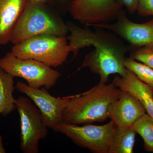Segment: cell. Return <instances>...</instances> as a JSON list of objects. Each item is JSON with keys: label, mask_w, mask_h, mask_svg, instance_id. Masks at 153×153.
I'll return each instance as SVG.
<instances>
[{"label": "cell", "mask_w": 153, "mask_h": 153, "mask_svg": "<svg viewBox=\"0 0 153 153\" xmlns=\"http://www.w3.org/2000/svg\"><path fill=\"white\" fill-rule=\"evenodd\" d=\"M5 153L6 150L3 145L2 136L0 134V153Z\"/></svg>", "instance_id": "7402d4cb"}, {"label": "cell", "mask_w": 153, "mask_h": 153, "mask_svg": "<svg viewBox=\"0 0 153 153\" xmlns=\"http://www.w3.org/2000/svg\"><path fill=\"white\" fill-rule=\"evenodd\" d=\"M44 5L27 1L14 28L11 43L15 45L28 38L43 34L66 37L69 32L67 25Z\"/></svg>", "instance_id": "3957f363"}, {"label": "cell", "mask_w": 153, "mask_h": 153, "mask_svg": "<svg viewBox=\"0 0 153 153\" xmlns=\"http://www.w3.org/2000/svg\"><path fill=\"white\" fill-rule=\"evenodd\" d=\"M121 91L112 82H99L85 92L69 96L63 110V122L80 125L104 121L108 118L110 105Z\"/></svg>", "instance_id": "7a4b0ae2"}, {"label": "cell", "mask_w": 153, "mask_h": 153, "mask_svg": "<svg viewBox=\"0 0 153 153\" xmlns=\"http://www.w3.org/2000/svg\"><path fill=\"white\" fill-rule=\"evenodd\" d=\"M14 77L0 68V115L11 114L16 109L13 92Z\"/></svg>", "instance_id": "5bb4252c"}, {"label": "cell", "mask_w": 153, "mask_h": 153, "mask_svg": "<svg viewBox=\"0 0 153 153\" xmlns=\"http://www.w3.org/2000/svg\"><path fill=\"white\" fill-rule=\"evenodd\" d=\"M116 127L112 121L104 125L86 124L82 126L62 122L55 132L65 135L80 147L94 153H108Z\"/></svg>", "instance_id": "52a82bcc"}, {"label": "cell", "mask_w": 153, "mask_h": 153, "mask_svg": "<svg viewBox=\"0 0 153 153\" xmlns=\"http://www.w3.org/2000/svg\"><path fill=\"white\" fill-rule=\"evenodd\" d=\"M136 133L131 127L116 128L108 153H132Z\"/></svg>", "instance_id": "9a60e30c"}, {"label": "cell", "mask_w": 153, "mask_h": 153, "mask_svg": "<svg viewBox=\"0 0 153 153\" xmlns=\"http://www.w3.org/2000/svg\"><path fill=\"white\" fill-rule=\"evenodd\" d=\"M112 82L120 90L127 91L137 99L145 108L147 113L153 119V88L141 81L133 72L127 68L124 76L117 75Z\"/></svg>", "instance_id": "7c38bea8"}, {"label": "cell", "mask_w": 153, "mask_h": 153, "mask_svg": "<svg viewBox=\"0 0 153 153\" xmlns=\"http://www.w3.org/2000/svg\"><path fill=\"white\" fill-rule=\"evenodd\" d=\"M15 104L20 117V149L24 153H38L39 142L47 138L49 128L40 110L29 97H19Z\"/></svg>", "instance_id": "8992f818"}, {"label": "cell", "mask_w": 153, "mask_h": 153, "mask_svg": "<svg viewBox=\"0 0 153 153\" xmlns=\"http://www.w3.org/2000/svg\"><path fill=\"white\" fill-rule=\"evenodd\" d=\"M135 132L142 137L145 150L153 151V119L147 113L138 118L131 126Z\"/></svg>", "instance_id": "2e32d148"}, {"label": "cell", "mask_w": 153, "mask_h": 153, "mask_svg": "<svg viewBox=\"0 0 153 153\" xmlns=\"http://www.w3.org/2000/svg\"><path fill=\"white\" fill-rule=\"evenodd\" d=\"M137 11L141 16H153V0H138Z\"/></svg>", "instance_id": "d6986e66"}, {"label": "cell", "mask_w": 153, "mask_h": 153, "mask_svg": "<svg viewBox=\"0 0 153 153\" xmlns=\"http://www.w3.org/2000/svg\"><path fill=\"white\" fill-rule=\"evenodd\" d=\"M117 1L125 6L131 15H134L137 11L138 0H117Z\"/></svg>", "instance_id": "ffe728a7"}, {"label": "cell", "mask_w": 153, "mask_h": 153, "mask_svg": "<svg viewBox=\"0 0 153 153\" xmlns=\"http://www.w3.org/2000/svg\"><path fill=\"white\" fill-rule=\"evenodd\" d=\"M122 7L117 0H73L68 10L74 20L89 27L110 23L116 19Z\"/></svg>", "instance_id": "9c48e42d"}, {"label": "cell", "mask_w": 153, "mask_h": 153, "mask_svg": "<svg viewBox=\"0 0 153 153\" xmlns=\"http://www.w3.org/2000/svg\"><path fill=\"white\" fill-rule=\"evenodd\" d=\"M0 68L13 77L23 78L30 87L51 89L61 74L44 63L33 59L22 60L11 52L0 58Z\"/></svg>", "instance_id": "5b68a950"}, {"label": "cell", "mask_w": 153, "mask_h": 153, "mask_svg": "<svg viewBox=\"0 0 153 153\" xmlns=\"http://www.w3.org/2000/svg\"><path fill=\"white\" fill-rule=\"evenodd\" d=\"M67 40L64 36L38 35L15 44L11 52L19 59H33L56 68L66 62L71 52Z\"/></svg>", "instance_id": "277c9868"}, {"label": "cell", "mask_w": 153, "mask_h": 153, "mask_svg": "<svg viewBox=\"0 0 153 153\" xmlns=\"http://www.w3.org/2000/svg\"></svg>", "instance_id": "603a6c76"}, {"label": "cell", "mask_w": 153, "mask_h": 153, "mask_svg": "<svg viewBox=\"0 0 153 153\" xmlns=\"http://www.w3.org/2000/svg\"><path fill=\"white\" fill-rule=\"evenodd\" d=\"M27 0H0V46L10 42L17 22Z\"/></svg>", "instance_id": "4fadbf2b"}, {"label": "cell", "mask_w": 153, "mask_h": 153, "mask_svg": "<svg viewBox=\"0 0 153 153\" xmlns=\"http://www.w3.org/2000/svg\"><path fill=\"white\" fill-rule=\"evenodd\" d=\"M124 65L141 81L153 88V68L144 63L137 62L131 57H126Z\"/></svg>", "instance_id": "e0dca14e"}, {"label": "cell", "mask_w": 153, "mask_h": 153, "mask_svg": "<svg viewBox=\"0 0 153 153\" xmlns=\"http://www.w3.org/2000/svg\"><path fill=\"white\" fill-rule=\"evenodd\" d=\"M116 20L113 24L99 23L89 27H99L114 33L129 43L131 51L153 46V19L143 24L134 23L128 19L125 11L121 8Z\"/></svg>", "instance_id": "30bf717a"}, {"label": "cell", "mask_w": 153, "mask_h": 153, "mask_svg": "<svg viewBox=\"0 0 153 153\" xmlns=\"http://www.w3.org/2000/svg\"><path fill=\"white\" fill-rule=\"evenodd\" d=\"M146 112L137 99L127 91L121 90L118 98L110 105L108 116L117 127H131L135 121Z\"/></svg>", "instance_id": "8fae6325"}, {"label": "cell", "mask_w": 153, "mask_h": 153, "mask_svg": "<svg viewBox=\"0 0 153 153\" xmlns=\"http://www.w3.org/2000/svg\"><path fill=\"white\" fill-rule=\"evenodd\" d=\"M27 1L36 4L44 5L47 2V0H27Z\"/></svg>", "instance_id": "44dd1931"}, {"label": "cell", "mask_w": 153, "mask_h": 153, "mask_svg": "<svg viewBox=\"0 0 153 153\" xmlns=\"http://www.w3.org/2000/svg\"><path fill=\"white\" fill-rule=\"evenodd\" d=\"M16 89L27 96L40 110L44 123L54 131L63 122V114L68 96L57 97L49 94L45 88H34L22 81L17 82Z\"/></svg>", "instance_id": "ba28073f"}, {"label": "cell", "mask_w": 153, "mask_h": 153, "mask_svg": "<svg viewBox=\"0 0 153 153\" xmlns=\"http://www.w3.org/2000/svg\"><path fill=\"white\" fill-rule=\"evenodd\" d=\"M67 25L70 35L66 39L74 54L73 60L79 49L90 46L94 47L85 56L79 69L89 68L92 73L100 75V82L102 83H107L111 74L126 75L124 61L126 54L131 51L129 46L126 45L114 33L103 28L94 27L93 31L70 22Z\"/></svg>", "instance_id": "6da1fadb"}, {"label": "cell", "mask_w": 153, "mask_h": 153, "mask_svg": "<svg viewBox=\"0 0 153 153\" xmlns=\"http://www.w3.org/2000/svg\"><path fill=\"white\" fill-rule=\"evenodd\" d=\"M130 57L153 68V46L140 47L132 50Z\"/></svg>", "instance_id": "ac0fdd59"}]
</instances>
